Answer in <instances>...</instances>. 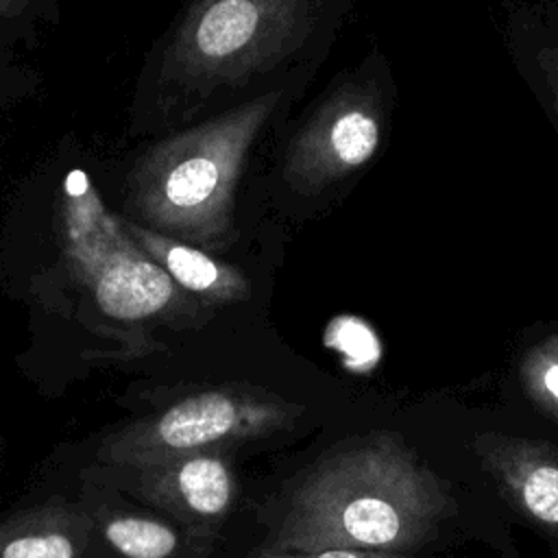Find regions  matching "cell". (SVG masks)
I'll return each mask as SVG.
<instances>
[{"label":"cell","mask_w":558,"mask_h":558,"mask_svg":"<svg viewBox=\"0 0 558 558\" xmlns=\"http://www.w3.org/2000/svg\"><path fill=\"white\" fill-rule=\"evenodd\" d=\"M131 469L133 490L179 519H222L238 497L233 469L220 451H198Z\"/></svg>","instance_id":"cell-8"},{"label":"cell","mask_w":558,"mask_h":558,"mask_svg":"<svg viewBox=\"0 0 558 558\" xmlns=\"http://www.w3.org/2000/svg\"><path fill=\"white\" fill-rule=\"evenodd\" d=\"M486 9L508 61L558 135V0H486Z\"/></svg>","instance_id":"cell-7"},{"label":"cell","mask_w":558,"mask_h":558,"mask_svg":"<svg viewBox=\"0 0 558 558\" xmlns=\"http://www.w3.org/2000/svg\"><path fill=\"white\" fill-rule=\"evenodd\" d=\"M102 536L124 558H170L179 547V536L170 525L135 514L109 517Z\"/></svg>","instance_id":"cell-12"},{"label":"cell","mask_w":558,"mask_h":558,"mask_svg":"<svg viewBox=\"0 0 558 558\" xmlns=\"http://www.w3.org/2000/svg\"><path fill=\"white\" fill-rule=\"evenodd\" d=\"M92 527L81 510L33 508L0 523V558H81Z\"/></svg>","instance_id":"cell-11"},{"label":"cell","mask_w":558,"mask_h":558,"mask_svg":"<svg viewBox=\"0 0 558 558\" xmlns=\"http://www.w3.org/2000/svg\"><path fill=\"white\" fill-rule=\"evenodd\" d=\"M447 510L440 480L397 436L375 432L305 471L264 549L405 551L423 545Z\"/></svg>","instance_id":"cell-1"},{"label":"cell","mask_w":558,"mask_h":558,"mask_svg":"<svg viewBox=\"0 0 558 558\" xmlns=\"http://www.w3.org/2000/svg\"><path fill=\"white\" fill-rule=\"evenodd\" d=\"M397 81L381 48L336 76L288 140L281 177L299 196L316 198L360 177L386 148Z\"/></svg>","instance_id":"cell-4"},{"label":"cell","mask_w":558,"mask_h":558,"mask_svg":"<svg viewBox=\"0 0 558 558\" xmlns=\"http://www.w3.org/2000/svg\"><path fill=\"white\" fill-rule=\"evenodd\" d=\"M521 381L541 410L558 423V351L547 340L525 353Z\"/></svg>","instance_id":"cell-13"},{"label":"cell","mask_w":558,"mask_h":558,"mask_svg":"<svg viewBox=\"0 0 558 558\" xmlns=\"http://www.w3.org/2000/svg\"><path fill=\"white\" fill-rule=\"evenodd\" d=\"M475 449L510 504L558 538V447L504 434H482Z\"/></svg>","instance_id":"cell-9"},{"label":"cell","mask_w":558,"mask_h":558,"mask_svg":"<svg viewBox=\"0 0 558 558\" xmlns=\"http://www.w3.org/2000/svg\"><path fill=\"white\" fill-rule=\"evenodd\" d=\"M351 0H194L163 54V81L205 98L299 54H325Z\"/></svg>","instance_id":"cell-3"},{"label":"cell","mask_w":558,"mask_h":558,"mask_svg":"<svg viewBox=\"0 0 558 558\" xmlns=\"http://www.w3.org/2000/svg\"><path fill=\"white\" fill-rule=\"evenodd\" d=\"M59 235L68 270L109 318L148 320L174 303L179 286L107 209L81 170L63 183Z\"/></svg>","instance_id":"cell-5"},{"label":"cell","mask_w":558,"mask_h":558,"mask_svg":"<svg viewBox=\"0 0 558 558\" xmlns=\"http://www.w3.org/2000/svg\"><path fill=\"white\" fill-rule=\"evenodd\" d=\"M262 94L222 116L150 146L135 163L129 205L150 229L218 248L233 227L235 190L248 150L281 102Z\"/></svg>","instance_id":"cell-2"},{"label":"cell","mask_w":558,"mask_h":558,"mask_svg":"<svg viewBox=\"0 0 558 558\" xmlns=\"http://www.w3.org/2000/svg\"><path fill=\"white\" fill-rule=\"evenodd\" d=\"M547 342L558 351V333H556V336H551V338H547Z\"/></svg>","instance_id":"cell-16"},{"label":"cell","mask_w":558,"mask_h":558,"mask_svg":"<svg viewBox=\"0 0 558 558\" xmlns=\"http://www.w3.org/2000/svg\"><path fill=\"white\" fill-rule=\"evenodd\" d=\"M248 558H405L401 551L379 549H320V551H257Z\"/></svg>","instance_id":"cell-14"},{"label":"cell","mask_w":558,"mask_h":558,"mask_svg":"<svg viewBox=\"0 0 558 558\" xmlns=\"http://www.w3.org/2000/svg\"><path fill=\"white\" fill-rule=\"evenodd\" d=\"M303 408L268 390L220 386L190 395L159 414L120 429L105 453L122 466H142L290 429Z\"/></svg>","instance_id":"cell-6"},{"label":"cell","mask_w":558,"mask_h":558,"mask_svg":"<svg viewBox=\"0 0 558 558\" xmlns=\"http://www.w3.org/2000/svg\"><path fill=\"white\" fill-rule=\"evenodd\" d=\"M122 220L137 244L170 275L181 290L216 303H233L251 294V286L240 268L209 255L201 246L177 240L129 218Z\"/></svg>","instance_id":"cell-10"},{"label":"cell","mask_w":558,"mask_h":558,"mask_svg":"<svg viewBox=\"0 0 558 558\" xmlns=\"http://www.w3.org/2000/svg\"><path fill=\"white\" fill-rule=\"evenodd\" d=\"M31 0H0V20L20 17L28 9Z\"/></svg>","instance_id":"cell-15"}]
</instances>
